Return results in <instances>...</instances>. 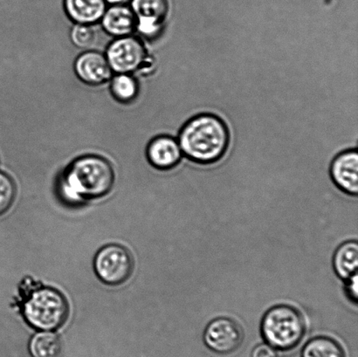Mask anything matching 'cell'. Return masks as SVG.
<instances>
[{
	"mask_svg": "<svg viewBox=\"0 0 358 357\" xmlns=\"http://www.w3.org/2000/svg\"><path fill=\"white\" fill-rule=\"evenodd\" d=\"M178 143L186 159L203 166L222 159L230 145V131L217 115L202 113L189 119L178 136Z\"/></svg>",
	"mask_w": 358,
	"mask_h": 357,
	"instance_id": "1",
	"label": "cell"
},
{
	"mask_svg": "<svg viewBox=\"0 0 358 357\" xmlns=\"http://www.w3.org/2000/svg\"><path fill=\"white\" fill-rule=\"evenodd\" d=\"M106 58L112 71L131 73L138 70L146 59L145 45L138 38L129 35L117 38L108 45Z\"/></svg>",
	"mask_w": 358,
	"mask_h": 357,
	"instance_id": "7",
	"label": "cell"
},
{
	"mask_svg": "<svg viewBox=\"0 0 358 357\" xmlns=\"http://www.w3.org/2000/svg\"><path fill=\"white\" fill-rule=\"evenodd\" d=\"M111 91L113 96L122 103H128L136 96L138 86L129 73H117L112 79Z\"/></svg>",
	"mask_w": 358,
	"mask_h": 357,
	"instance_id": "17",
	"label": "cell"
},
{
	"mask_svg": "<svg viewBox=\"0 0 358 357\" xmlns=\"http://www.w3.org/2000/svg\"><path fill=\"white\" fill-rule=\"evenodd\" d=\"M261 331L266 344L279 351L296 347L306 333V321L296 307L279 304L264 314Z\"/></svg>",
	"mask_w": 358,
	"mask_h": 357,
	"instance_id": "3",
	"label": "cell"
},
{
	"mask_svg": "<svg viewBox=\"0 0 358 357\" xmlns=\"http://www.w3.org/2000/svg\"><path fill=\"white\" fill-rule=\"evenodd\" d=\"M94 270L101 281L106 284H122L131 275V255L124 247L108 245L101 248L96 254L94 258Z\"/></svg>",
	"mask_w": 358,
	"mask_h": 357,
	"instance_id": "5",
	"label": "cell"
},
{
	"mask_svg": "<svg viewBox=\"0 0 358 357\" xmlns=\"http://www.w3.org/2000/svg\"><path fill=\"white\" fill-rule=\"evenodd\" d=\"M24 314L31 326L52 331L64 324L69 316V304L61 293L42 289L35 291L24 304Z\"/></svg>",
	"mask_w": 358,
	"mask_h": 357,
	"instance_id": "4",
	"label": "cell"
},
{
	"mask_svg": "<svg viewBox=\"0 0 358 357\" xmlns=\"http://www.w3.org/2000/svg\"><path fill=\"white\" fill-rule=\"evenodd\" d=\"M15 194L16 189L13 180L5 173H0V215L8 211Z\"/></svg>",
	"mask_w": 358,
	"mask_h": 357,
	"instance_id": "19",
	"label": "cell"
},
{
	"mask_svg": "<svg viewBox=\"0 0 358 357\" xmlns=\"http://www.w3.org/2000/svg\"><path fill=\"white\" fill-rule=\"evenodd\" d=\"M131 8L136 20H145L164 23L169 10L167 0H131Z\"/></svg>",
	"mask_w": 358,
	"mask_h": 357,
	"instance_id": "14",
	"label": "cell"
},
{
	"mask_svg": "<svg viewBox=\"0 0 358 357\" xmlns=\"http://www.w3.org/2000/svg\"><path fill=\"white\" fill-rule=\"evenodd\" d=\"M63 6L70 19L76 24L96 23L107 9L105 0H63Z\"/></svg>",
	"mask_w": 358,
	"mask_h": 357,
	"instance_id": "12",
	"label": "cell"
},
{
	"mask_svg": "<svg viewBox=\"0 0 358 357\" xmlns=\"http://www.w3.org/2000/svg\"><path fill=\"white\" fill-rule=\"evenodd\" d=\"M303 357H345L341 346L334 339L318 337L311 339L303 351Z\"/></svg>",
	"mask_w": 358,
	"mask_h": 357,
	"instance_id": "16",
	"label": "cell"
},
{
	"mask_svg": "<svg viewBox=\"0 0 358 357\" xmlns=\"http://www.w3.org/2000/svg\"><path fill=\"white\" fill-rule=\"evenodd\" d=\"M97 31L93 24H76L71 31V41L77 48L90 49L97 44Z\"/></svg>",
	"mask_w": 358,
	"mask_h": 357,
	"instance_id": "18",
	"label": "cell"
},
{
	"mask_svg": "<svg viewBox=\"0 0 358 357\" xmlns=\"http://www.w3.org/2000/svg\"><path fill=\"white\" fill-rule=\"evenodd\" d=\"M243 341V328L228 317H217L210 321L203 332L206 347L217 354H231L241 348Z\"/></svg>",
	"mask_w": 358,
	"mask_h": 357,
	"instance_id": "6",
	"label": "cell"
},
{
	"mask_svg": "<svg viewBox=\"0 0 358 357\" xmlns=\"http://www.w3.org/2000/svg\"><path fill=\"white\" fill-rule=\"evenodd\" d=\"M345 293L350 302L357 304L358 300V278L357 274L346 279Z\"/></svg>",
	"mask_w": 358,
	"mask_h": 357,
	"instance_id": "20",
	"label": "cell"
},
{
	"mask_svg": "<svg viewBox=\"0 0 358 357\" xmlns=\"http://www.w3.org/2000/svg\"><path fill=\"white\" fill-rule=\"evenodd\" d=\"M252 357H280L277 349L269 344H259L252 353Z\"/></svg>",
	"mask_w": 358,
	"mask_h": 357,
	"instance_id": "21",
	"label": "cell"
},
{
	"mask_svg": "<svg viewBox=\"0 0 358 357\" xmlns=\"http://www.w3.org/2000/svg\"><path fill=\"white\" fill-rule=\"evenodd\" d=\"M75 69L79 78L90 85L106 82L112 76V69L106 56L96 51H87L77 58Z\"/></svg>",
	"mask_w": 358,
	"mask_h": 357,
	"instance_id": "9",
	"label": "cell"
},
{
	"mask_svg": "<svg viewBox=\"0 0 358 357\" xmlns=\"http://www.w3.org/2000/svg\"><path fill=\"white\" fill-rule=\"evenodd\" d=\"M333 268L336 275L346 281L357 274L358 243L357 240H348L339 246L333 257Z\"/></svg>",
	"mask_w": 358,
	"mask_h": 357,
	"instance_id": "13",
	"label": "cell"
},
{
	"mask_svg": "<svg viewBox=\"0 0 358 357\" xmlns=\"http://www.w3.org/2000/svg\"><path fill=\"white\" fill-rule=\"evenodd\" d=\"M147 156L157 169L171 170L180 163L182 153L176 139L169 136H160L150 142Z\"/></svg>",
	"mask_w": 358,
	"mask_h": 357,
	"instance_id": "10",
	"label": "cell"
},
{
	"mask_svg": "<svg viewBox=\"0 0 358 357\" xmlns=\"http://www.w3.org/2000/svg\"><path fill=\"white\" fill-rule=\"evenodd\" d=\"M105 1L110 6H121L127 5L131 0H105Z\"/></svg>",
	"mask_w": 358,
	"mask_h": 357,
	"instance_id": "22",
	"label": "cell"
},
{
	"mask_svg": "<svg viewBox=\"0 0 358 357\" xmlns=\"http://www.w3.org/2000/svg\"><path fill=\"white\" fill-rule=\"evenodd\" d=\"M113 168L107 160L96 156L80 157L66 171L64 190L72 198H100L113 187Z\"/></svg>",
	"mask_w": 358,
	"mask_h": 357,
	"instance_id": "2",
	"label": "cell"
},
{
	"mask_svg": "<svg viewBox=\"0 0 358 357\" xmlns=\"http://www.w3.org/2000/svg\"><path fill=\"white\" fill-rule=\"evenodd\" d=\"M29 351L33 357H58L62 352V342L51 331H42L31 339Z\"/></svg>",
	"mask_w": 358,
	"mask_h": 357,
	"instance_id": "15",
	"label": "cell"
},
{
	"mask_svg": "<svg viewBox=\"0 0 358 357\" xmlns=\"http://www.w3.org/2000/svg\"><path fill=\"white\" fill-rule=\"evenodd\" d=\"M331 177L336 187L347 195L356 197L358 194V152L347 150L333 159Z\"/></svg>",
	"mask_w": 358,
	"mask_h": 357,
	"instance_id": "8",
	"label": "cell"
},
{
	"mask_svg": "<svg viewBox=\"0 0 358 357\" xmlns=\"http://www.w3.org/2000/svg\"><path fill=\"white\" fill-rule=\"evenodd\" d=\"M101 20L104 31L112 36H129L136 30V17L127 5L107 7Z\"/></svg>",
	"mask_w": 358,
	"mask_h": 357,
	"instance_id": "11",
	"label": "cell"
}]
</instances>
